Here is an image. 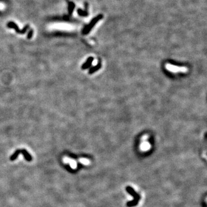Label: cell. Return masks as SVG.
<instances>
[{
  "instance_id": "4",
  "label": "cell",
  "mask_w": 207,
  "mask_h": 207,
  "mask_svg": "<svg viewBox=\"0 0 207 207\" xmlns=\"http://www.w3.org/2000/svg\"><path fill=\"white\" fill-rule=\"evenodd\" d=\"M20 153H22V154L24 155V158H25V159L27 160V161H31V160H32V158L30 155V154H29V153L25 150L24 149V150H20Z\"/></svg>"
},
{
  "instance_id": "8",
  "label": "cell",
  "mask_w": 207,
  "mask_h": 207,
  "mask_svg": "<svg viewBox=\"0 0 207 207\" xmlns=\"http://www.w3.org/2000/svg\"><path fill=\"white\" fill-rule=\"evenodd\" d=\"M81 162L82 163H83V164H85V165H88V163H89V162L88 160H87V159H82L81 160Z\"/></svg>"
},
{
  "instance_id": "6",
  "label": "cell",
  "mask_w": 207,
  "mask_h": 207,
  "mask_svg": "<svg viewBox=\"0 0 207 207\" xmlns=\"http://www.w3.org/2000/svg\"><path fill=\"white\" fill-rule=\"evenodd\" d=\"M20 154V150H17L11 156V157H10V160H11V161H13V160L16 159L17 158V156H18Z\"/></svg>"
},
{
  "instance_id": "10",
  "label": "cell",
  "mask_w": 207,
  "mask_h": 207,
  "mask_svg": "<svg viewBox=\"0 0 207 207\" xmlns=\"http://www.w3.org/2000/svg\"><path fill=\"white\" fill-rule=\"evenodd\" d=\"M93 63L94 66H95L97 64V60H94L93 62Z\"/></svg>"
},
{
  "instance_id": "9",
  "label": "cell",
  "mask_w": 207,
  "mask_h": 207,
  "mask_svg": "<svg viewBox=\"0 0 207 207\" xmlns=\"http://www.w3.org/2000/svg\"><path fill=\"white\" fill-rule=\"evenodd\" d=\"M5 8V6L4 5V4L0 2V10H3Z\"/></svg>"
},
{
  "instance_id": "1",
  "label": "cell",
  "mask_w": 207,
  "mask_h": 207,
  "mask_svg": "<svg viewBox=\"0 0 207 207\" xmlns=\"http://www.w3.org/2000/svg\"><path fill=\"white\" fill-rule=\"evenodd\" d=\"M165 67L168 70V71L170 72L174 73H187L188 70V68L186 67H181V66H174L171 65L170 63H167L165 65Z\"/></svg>"
},
{
  "instance_id": "2",
  "label": "cell",
  "mask_w": 207,
  "mask_h": 207,
  "mask_svg": "<svg viewBox=\"0 0 207 207\" xmlns=\"http://www.w3.org/2000/svg\"><path fill=\"white\" fill-rule=\"evenodd\" d=\"M103 18V15H102V14H101V15H99L97 16V17H95L94 18L91 22H90V23L89 24V25L88 27L86 28V29H85V33H88L90 29H91L92 28H93L94 26L97 22H98L100 20H101V19Z\"/></svg>"
},
{
  "instance_id": "5",
  "label": "cell",
  "mask_w": 207,
  "mask_h": 207,
  "mask_svg": "<svg viewBox=\"0 0 207 207\" xmlns=\"http://www.w3.org/2000/svg\"><path fill=\"white\" fill-rule=\"evenodd\" d=\"M54 27L56 28H63V29H65L66 28V27H70V25H68V24H54L53 26Z\"/></svg>"
},
{
  "instance_id": "3",
  "label": "cell",
  "mask_w": 207,
  "mask_h": 207,
  "mask_svg": "<svg viewBox=\"0 0 207 207\" xmlns=\"http://www.w3.org/2000/svg\"><path fill=\"white\" fill-rule=\"evenodd\" d=\"M151 145L149 142L147 141H143L142 143L140 145V149L143 151H148L150 149Z\"/></svg>"
},
{
  "instance_id": "7",
  "label": "cell",
  "mask_w": 207,
  "mask_h": 207,
  "mask_svg": "<svg viewBox=\"0 0 207 207\" xmlns=\"http://www.w3.org/2000/svg\"><path fill=\"white\" fill-rule=\"evenodd\" d=\"M149 138V135H144V136H142V139H141V140L142 141H146L147 140V139Z\"/></svg>"
}]
</instances>
